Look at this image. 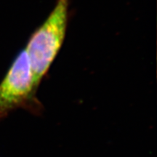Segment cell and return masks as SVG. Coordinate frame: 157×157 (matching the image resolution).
Wrapping results in <instances>:
<instances>
[{"mask_svg":"<svg viewBox=\"0 0 157 157\" xmlns=\"http://www.w3.org/2000/svg\"><path fill=\"white\" fill-rule=\"evenodd\" d=\"M71 0H57L44 22L33 33L25 49L39 87L61 48L67 29Z\"/></svg>","mask_w":157,"mask_h":157,"instance_id":"6da1fadb","label":"cell"},{"mask_svg":"<svg viewBox=\"0 0 157 157\" xmlns=\"http://www.w3.org/2000/svg\"><path fill=\"white\" fill-rule=\"evenodd\" d=\"M37 89L28 56L23 50L0 82V121L17 109L42 114L43 105L36 97Z\"/></svg>","mask_w":157,"mask_h":157,"instance_id":"7a4b0ae2","label":"cell"}]
</instances>
